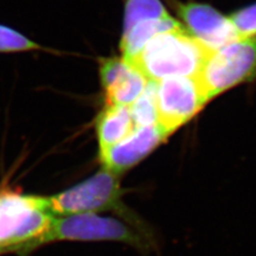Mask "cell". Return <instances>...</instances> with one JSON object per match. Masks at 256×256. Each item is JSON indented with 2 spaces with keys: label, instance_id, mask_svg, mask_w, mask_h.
Returning a JSON list of instances; mask_svg holds the SVG:
<instances>
[{
  "label": "cell",
  "instance_id": "1",
  "mask_svg": "<svg viewBox=\"0 0 256 256\" xmlns=\"http://www.w3.org/2000/svg\"><path fill=\"white\" fill-rule=\"evenodd\" d=\"M210 50L182 27L157 34L130 64L148 82L196 77ZM128 62V61H127Z\"/></svg>",
  "mask_w": 256,
  "mask_h": 256
},
{
  "label": "cell",
  "instance_id": "2",
  "mask_svg": "<svg viewBox=\"0 0 256 256\" xmlns=\"http://www.w3.org/2000/svg\"><path fill=\"white\" fill-rule=\"evenodd\" d=\"M54 214L47 198L0 192V253L29 251L31 244L50 228Z\"/></svg>",
  "mask_w": 256,
  "mask_h": 256
},
{
  "label": "cell",
  "instance_id": "3",
  "mask_svg": "<svg viewBox=\"0 0 256 256\" xmlns=\"http://www.w3.org/2000/svg\"><path fill=\"white\" fill-rule=\"evenodd\" d=\"M121 198L122 189L118 175L102 168L86 180L57 196L47 198V207L52 214L60 216L114 210L122 214L134 226L146 228L134 214H130Z\"/></svg>",
  "mask_w": 256,
  "mask_h": 256
},
{
  "label": "cell",
  "instance_id": "4",
  "mask_svg": "<svg viewBox=\"0 0 256 256\" xmlns=\"http://www.w3.org/2000/svg\"><path fill=\"white\" fill-rule=\"evenodd\" d=\"M256 77V36L239 38L208 52L196 76L207 100Z\"/></svg>",
  "mask_w": 256,
  "mask_h": 256
},
{
  "label": "cell",
  "instance_id": "5",
  "mask_svg": "<svg viewBox=\"0 0 256 256\" xmlns=\"http://www.w3.org/2000/svg\"><path fill=\"white\" fill-rule=\"evenodd\" d=\"M59 240L70 242H120L144 250L148 249L150 240L137 233L120 220L100 217L96 214H77L54 217L46 233L31 244L30 250Z\"/></svg>",
  "mask_w": 256,
  "mask_h": 256
},
{
  "label": "cell",
  "instance_id": "6",
  "mask_svg": "<svg viewBox=\"0 0 256 256\" xmlns=\"http://www.w3.org/2000/svg\"><path fill=\"white\" fill-rule=\"evenodd\" d=\"M207 102L196 77H175L156 82L158 124L170 134L190 121Z\"/></svg>",
  "mask_w": 256,
  "mask_h": 256
},
{
  "label": "cell",
  "instance_id": "7",
  "mask_svg": "<svg viewBox=\"0 0 256 256\" xmlns=\"http://www.w3.org/2000/svg\"><path fill=\"white\" fill-rule=\"evenodd\" d=\"M169 136L159 124L136 127L124 140L100 152L104 168L120 176L138 164Z\"/></svg>",
  "mask_w": 256,
  "mask_h": 256
},
{
  "label": "cell",
  "instance_id": "8",
  "mask_svg": "<svg viewBox=\"0 0 256 256\" xmlns=\"http://www.w3.org/2000/svg\"><path fill=\"white\" fill-rule=\"evenodd\" d=\"M178 12L189 34L208 50H216L239 38L230 18L202 4H178Z\"/></svg>",
  "mask_w": 256,
  "mask_h": 256
},
{
  "label": "cell",
  "instance_id": "9",
  "mask_svg": "<svg viewBox=\"0 0 256 256\" xmlns=\"http://www.w3.org/2000/svg\"><path fill=\"white\" fill-rule=\"evenodd\" d=\"M100 77L106 105L130 106L146 90L148 80L132 64L123 58H104Z\"/></svg>",
  "mask_w": 256,
  "mask_h": 256
},
{
  "label": "cell",
  "instance_id": "10",
  "mask_svg": "<svg viewBox=\"0 0 256 256\" xmlns=\"http://www.w3.org/2000/svg\"><path fill=\"white\" fill-rule=\"evenodd\" d=\"M134 130L130 106L106 105L95 120L100 152L124 140Z\"/></svg>",
  "mask_w": 256,
  "mask_h": 256
},
{
  "label": "cell",
  "instance_id": "11",
  "mask_svg": "<svg viewBox=\"0 0 256 256\" xmlns=\"http://www.w3.org/2000/svg\"><path fill=\"white\" fill-rule=\"evenodd\" d=\"M182 27L180 24L171 16L162 20H150L136 24L130 29L124 31L120 43L122 58L132 62L142 52L146 45L157 34Z\"/></svg>",
  "mask_w": 256,
  "mask_h": 256
},
{
  "label": "cell",
  "instance_id": "12",
  "mask_svg": "<svg viewBox=\"0 0 256 256\" xmlns=\"http://www.w3.org/2000/svg\"><path fill=\"white\" fill-rule=\"evenodd\" d=\"M168 18L170 14L160 0H126L123 32L144 20Z\"/></svg>",
  "mask_w": 256,
  "mask_h": 256
},
{
  "label": "cell",
  "instance_id": "13",
  "mask_svg": "<svg viewBox=\"0 0 256 256\" xmlns=\"http://www.w3.org/2000/svg\"><path fill=\"white\" fill-rule=\"evenodd\" d=\"M136 127L158 124L156 102V82H148L140 98L130 106Z\"/></svg>",
  "mask_w": 256,
  "mask_h": 256
},
{
  "label": "cell",
  "instance_id": "14",
  "mask_svg": "<svg viewBox=\"0 0 256 256\" xmlns=\"http://www.w3.org/2000/svg\"><path fill=\"white\" fill-rule=\"evenodd\" d=\"M38 50H44V47L18 31L0 25V52H22Z\"/></svg>",
  "mask_w": 256,
  "mask_h": 256
},
{
  "label": "cell",
  "instance_id": "15",
  "mask_svg": "<svg viewBox=\"0 0 256 256\" xmlns=\"http://www.w3.org/2000/svg\"><path fill=\"white\" fill-rule=\"evenodd\" d=\"M230 18L239 38L256 36V4L235 12Z\"/></svg>",
  "mask_w": 256,
  "mask_h": 256
}]
</instances>
